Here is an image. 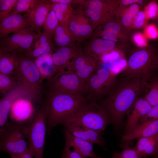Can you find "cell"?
I'll use <instances>...</instances> for the list:
<instances>
[{
  "label": "cell",
  "mask_w": 158,
  "mask_h": 158,
  "mask_svg": "<svg viewBox=\"0 0 158 158\" xmlns=\"http://www.w3.org/2000/svg\"><path fill=\"white\" fill-rule=\"evenodd\" d=\"M111 92L101 100L99 104L108 114L114 127L122 124L139 94L144 84L139 76H121Z\"/></svg>",
  "instance_id": "obj_1"
},
{
  "label": "cell",
  "mask_w": 158,
  "mask_h": 158,
  "mask_svg": "<svg viewBox=\"0 0 158 158\" xmlns=\"http://www.w3.org/2000/svg\"><path fill=\"white\" fill-rule=\"evenodd\" d=\"M44 104L47 116V133L62 124L65 118L87 101L86 96L63 93H47Z\"/></svg>",
  "instance_id": "obj_2"
},
{
  "label": "cell",
  "mask_w": 158,
  "mask_h": 158,
  "mask_svg": "<svg viewBox=\"0 0 158 158\" xmlns=\"http://www.w3.org/2000/svg\"><path fill=\"white\" fill-rule=\"evenodd\" d=\"M13 76L27 91L33 103L39 100L43 90L44 79L35 62V59L24 53L16 54V68Z\"/></svg>",
  "instance_id": "obj_3"
},
{
  "label": "cell",
  "mask_w": 158,
  "mask_h": 158,
  "mask_svg": "<svg viewBox=\"0 0 158 158\" xmlns=\"http://www.w3.org/2000/svg\"><path fill=\"white\" fill-rule=\"evenodd\" d=\"M111 123L106 111L95 100L86 102L64 119V126L70 124L103 131Z\"/></svg>",
  "instance_id": "obj_4"
},
{
  "label": "cell",
  "mask_w": 158,
  "mask_h": 158,
  "mask_svg": "<svg viewBox=\"0 0 158 158\" xmlns=\"http://www.w3.org/2000/svg\"><path fill=\"white\" fill-rule=\"evenodd\" d=\"M47 129V114L43 103L37 109L31 120L24 124L23 128L29 151L35 158H43Z\"/></svg>",
  "instance_id": "obj_5"
},
{
  "label": "cell",
  "mask_w": 158,
  "mask_h": 158,
  "mask_svg": "<svg viewBox=\"0 0 158 158\" xmlns=\"http://www.w3.org/2000/svg\"><path fill=\"white\" fill-rule=\"evenodd\" d=\"M158 70V56L142 50L133 53L130 57L128 66L122 71L121 76H139L144 84Z\"/></svg>",
  "instance_id": "obj_6"
},
{
  "label": "cell",
  "mask_w": 158,
  "mask_h": 158,
  "mask_svg": "<svg viewBox=\"0 0 158 158\" xmlns=\"http://www.w3.org/2000/svg\"><path fill=\"white\" fill-rule=\"evenodd\" d=\"M117 79V74L111 70L100 68L85 82L88 101L102 100L113 89Z\"/></svg>",
  "instance_id": "obj_7"
},
{
  "label": "cell",
  "mask_w": 158,
  "mask_h": 158,
  "mask_svg": "<svg viewBox=\"0 0 158 158\" xmlns=\"http://www.w3.org/2000/svg\"><path fill=\"white\" fill-rule=\"evenodd\" d=\"M24 124L8 122L0 130L1 151L10 155H20L29 151L23 130Z\"/></svg>",
  "instance_id": "obj_8"
},
{
  "label": "cell",
  "mask_w": 158,
  "mask_h": 158,
  "mask_svg": "<svg viewBox=\"0 0 158 158\" xmlns=\"http://www.w3.org/2000/svg\"><path fill=\"white\" fill-rule=\"evenodd\" d=\"M47 93H63L85 96L86 83L74 72L66 71L47 79Z\"/></svg>",
  "instance_id": "obj_9"
},
{
  "label": "cell",
  "mask_w": 158,
  "mask_h": 158,
  "mask_svg": "<svg viewBox=\"0 0 158 158\" xmlns=\"http://www.w3.org/2000/svg\"><path fill=\"white\" fill-rule=\"evenodd\" d=\"M40 36L29 27L18 30L0 39V52L16 54L29 51L33 40Z\"/></svg>",
  "instance_id": "obj_10"
},
{
  "label": "cell",
  "mask_w": 158,
  "mask_h": 158,
  "mask_svg": "<svg viewBox=\"0 0 158 158\" xmlns=\"http://www.w3.org/2000/svg\"><path fill=\"white\" fill-rule=\"evenodd\" d=\"M51 10V3L48 0H39L25 15L29 23V27L40 35L41 29Z\"/></svg>",
  "instance_id": "obj_11"
},
{
  "label": "cell",
  "mask_w": 158,
  "mask_h": 158,
  "mask_svg": "<svg viewBox=\"0 0 158 158\" xmlns=\"http://www.w3.org/2000/svg\"><path fill=\"white\" fill-rule=\"evenodd\" d=\"M24 96L28 97L30 100L29 94L25 87L20 84L0 99V130H2L8 122V115L13 103L18 99Z\"/></svg>",
  "instance_id": "obj_12"
},
{
  "label": "cell",
  "mask_w": 158,
  "mask_h": 158,
  "mask_svg": "<svg viewBox=\"0 0 158 158\" xmlns=\"http://www.w3.org/2000/svg\"><path fill=\"white\" fill-rule=\"evenodd\" d=\"M86 14L92 21L94 27L103 23L107 19L109 6L99 0L87 1L85 3Z\"/></svg>",
  "instance_id": "obj_13"
},
{
  "label": "cell",
  "mask_w": 158,
  "mask_h": 158,
  "mask_svg": "<svg viewBox=\"0 0 158 158\" xmlns=\"http://www.w3.org/2000/svg\"><path fill=\"white\" fill-rule=\"evenodd\" d=\"M24 97L16 100L10 110L11 116L16 121L15 123L23 124L26 120L29 122V119H31L35 112H33L32 103L28 98L23 97Z\"/></svg>",
  "instance_id": "obj_14"
},
{
  "label": "cell",
  "mask_w": 158,
  "mask_h": 158,
  "mask_svg": "<svg viewBox=\"0 0 158 158\" xmlns=\"http://www.w3.org/2000/svg\"><path fill=\"white\" fill-rule=\"evenodd\" d=\"M152 107L143 97H138L130 109V114H128L125 134L129 133L138 123L140 119L147 114Z\"/></svg>",
  "instance_id": "obj_15"
},
{
  "label": "cell",
  "mask_w": 158,
  "mask_h": 158,
  "mask_svg": "<svg viewBox=\"0 0 158 158\" xmlns=\"http://www.w3.org/2000/svg\"><path fill=\"white\" fill-rule=\"evenodd\" d=\"M77 50L71 47H63L59 48L52 54L54 67V73L52 77L58 75L67 71L71 60L74 57Z\"/></svg>",
  "instance_id": "obj_16"
},
{
  "label": "cell",
  "mask_w": 158,
  "mask_h": 158,
  "mask_svg": "<svg viewBox=\"0 0 158 158\" xmlns=\"http://www.w3.org/2000/svg\"><path fill=\"white\" fill-rule=\"evenodd\" d=\"M158 133V119H151L138 124L128 133L122 136L123 141L147 137Z\"/></svg>",
  "instance_id": "obj_17"
},
{
  "label": "cell",
  "mask_w": 158,
  "mask_h": 158,
  "mask_svg": "<svg viewBox=\"0 0 158 158\" xmlns=\"http://www.w3.org/2000/svg\"><path fill=\"white\" fill-rule=\"evenodd\" d=\"M64 126L65 129L75 137L93 145L97 144L102 147L105 145L102 136V131L95 130L73 124Z\"/></svg>",
  "instance_id": "obj_18"
},
{
  "label": "cell",
  "mask_w": 158,
  "mask_h": 158,
  "mask_svg": "<svg viewBox=\"0 0 158 158\" xmlns=\"http://www.w3.org/2000/svg\"><path fill=\"white\" fill-rule=\"evenodd\" d=\"M28 27L29 23L25 16L19 14L9 15L0 21V39Z\"/></svg>",
  "instance_id": "obj_19"
},
{
  "label": "cell",
  "mask_w": 158,
  "mask_h": 158,
  "mask_svg": "<svg viewBox=\"0 0 158 158\" xmlns=\"http://www.w3.org/2000/svg\"><path fill=\"white\" fill-rule=\"evenodd\" d=\"M63 131L66 139L65 147H73V149L87 157L103 158L97 155L94 153L93 144L75 137L65 128Z\"/></svg>",
  "instance_id": "obj_20"
},
{
  "label": "cell",
  "mask_w": 158,
  "mask_h": 158,
  "mask_svg": "<svg viewBox=\"0 0 158 158\" xmlns=\"http://www.w3.org/2000/svg\"><path fill=\"white\" fill-rule=\"evenodd\" d=\"M135 147L142 158L155 157L158 153V133L139 139Z\"/></svg>",
  "instance_id": "obj_21"
},
{
  "label": "cell",
  "mask_w": 158,
  "mask_h": 158,
  "mask_svg": "<svg viewBox=\"0 0 158 158\" xmlns=\"http://www.w3.org/2000/svg\"><path fill=\"white\" fill-rule=\"evenodd\" d=\"M73 15L68 27L75 40L78 41L88 37L93 32V27L87 22L82 23L83 20Z\"/></svg>",
  "instance_id": "obj_22"
},
{
  "label": "cell",
  "mask_w": 158,
  "mask_h": 158,
  "mask_svg": "<svg viewBox=\"0 0 158 158\" xmlns=\"http://www.w3.org/2000/svg\"><path fill=\"white\" fill-rule=\"evenodd\" d=\"M115 47V44L113 41L97 39L91 42L84 51L92 56L99 58L100 55L113 49Z\"/></svg>",
  "instance_id": "obj_23"
},
{
  "label": "cell",
  "mask_w": 158,
  "mask_h": 158,
  "mask_svg": "<svg viewBox=\"0 0 158 158\" xmlns=\"http://www.w3.org/2000/svg\"><path fill=\"white\" fill-rule=\"evenodd\" d=\"M143 97L152 107L158 104V74L152 75L145 83Z\"/></svg>",
  "instance_id": "obj_24"
},
{
  "label": "cell",
  "mask_w": 158,
  "mask_h": 158,
  "mask_svg": "<svg viewBox=\"0 0 158 158\" xmlns=\"http://www.w3.org/2000/svg\"><path fill=\"white\" fill-rule=\"evenodd\" d=\"M53 36L55 44L59 48L65 47H72L71 45L75 40L68 27L60 23L55 29Z\"/></svg>",
  "instance_id": "obj_25"
},
{
  "label": "cell",
  "mask_w": 158,
  "mask_h": 158,
  "mask_svg": "<svg viewBox=\"0 0 158 158\" xmlns=\"http://www.w3.org/2000/svg\"><path fill=\"white\" fill-rule=\"evenodd\" d=\"M16 54L0 52V73L13 75L16 68Z\"/></svg>",
  "instance_id": "obj_26"
},
{
  "label": "cell",
  "mask_w": 158,
  "mask_h": 158,
  "mask_svg": "<svg viewBox=\"0 0 158 158\" xmlns=\"http://www.w3.org/2000/svg\"><path fill=\"white\" fill-rule=\"evenodd\" d=\"M99 68V58H94L82 68L74 73L85 82Z\"/></svg>",
  "instance_id": "obj_27"
},
{
  "label": "cell",
  "mask_w": 158,
  "mask_h": 158,
  "mask_svg": "<svg viewBox=\"0 0 158 158\" xmlns=\"http://www.w3.org/2000/svg\"><path fill=\"white\" fill-rule=\"evenodd\" d=\"M55 49L51 40L40 44H35V47L33 50L24 53L27 56L35 59L46 53L52 54Z\"/></svg>",
  "instance_id": "obj_28"
},
{
  "label": "cell",
  "mask_w": 158,
  "mask_h": 158,
  "mask_svg": "<svg viewBox=\"0 0 158 158\" xmlns=\"http://www.w3.org/2000/svg\"><path fill=\"white\" fill-rule=\"evenodd\" d=\"M20 84L13 75L0 73V92L4 95Z\"/></svg>",
  "instance_id": "obj_29"
},
{
  "label": "cell",
  "mask_w": 158,
  "mask_h": 158,
  "mask_svg": "<svg viewBox=\"0 0 158 158\" xmlns=\"http://www.w3.org/2000/svg\"><path fill=\"white\" fill-rule=\"evenodd\" d=\"M60 22L53 11L51 9L44 24V32L51 38L54 36L55 29Z\"/></svg>",
  "instance_id": "obj_30"
},
{
  "label": "cell",
  "mask_w": 158,
  "mask_h": 158,
  "mask_svg": "<svg viewBox=\"0 0 158 158\" xmlns=\"http://www.w3.org/2000/svg\"><path fill=\"white\" fill-rule=\"evenodd\" d=\"M122 145V150L121 152L114 151L112 156L110 158H142L136 150L135 147H131L129 146V141H124Z\"/></svg>",
  "instance_id": "obj_31"
},
{
  "label": "cell",
  "mask_w": 158,
  "mask_h": 158,
  "mask_svg": "<svg viewBox=\"0 0 158 158\" xmlns=\"http://www.w3.org/2000/svg\"><path fill=\"white\" fill-rule=\"evenodd\" d=\"M120 30L119 26L116 23H109L105 25L102 32V38L104 40L115 42L117 40L116 35Z\"/></svg>",
  "instance_id": "obj_32"
},
{
  "label": "cell",
  "mask_w": 158,
  "mask_h": 158,
  "mask_svg": "<svg viewBox=\"0 0 158 158\" xmlns=\"http://www.w3.org/2000/svg\"><path fill=\"white\" fill-rule=\"evenodd\" d=\"M51 9L54 11L60 23L68 27L71 17L67 13L62 10L59 4L51 3Z\"/></svg>",
  "instance_id": "obj_33"
},
{
  "label": "cell",
  "mask_w": 158,
  "mask_h": 158,
  "mask_svg": "<svg viewBox=\"0 0 158 158\" xmlns=\"http://www.w3.org/2000/svg\"><path fill=\"white\" fill-rule=\"evenodd\" d=\"M18 0H0V21L9 16Z\"/></svg>",
  "instance_id": "obj_34"
},
{
  "label": "cell",
  "mask_w": 158,
  "mask_h": 158,
  "mask_svg": "<svg viewBox=\"0 0 158 158\" xmlns=\"http://www.w3.org/2000/svg\"><path fill=\"white\" fill-rule=\"evenodd\" d=\"M39 0H18L16 8L9 15L19 14L22 12H27L33 7Z\"/></svg>",
  "instance_id": "obj_35"
},
{
  "label": "cell",
  "mask_w": 158,
  "mask_h": 158,
  "mask_svg": "<svg viewBox=\"0 0 158 158\" xmlns=\"http://www.w3.org/2000/svg\"><path fill=\"white\" fill-rule=\"evenodd\" d=\"M139 9V7L137 4H134L132 5L128 11L122 18V23L123 25L125 26H129L132 19L138 12Z\"/></svg>",
  "instance_id": "obj_36"
},
{
  "label": "cell",
  "mask_w": 158,
  "mask_h": 158,
  "mask_svg": "<svg viewBox=\"0 0 158 158\" xmlns=\"http://www.w3.org/2000/svg\"><path fill=\"white\" fill-rule=\"evenodd\" d=\"M52 54L51 53H46L35 58V63L37 68H39L44 63L53 66Z\"/></svg>",
  "instance_id": "obj_37"
},
{
  "label": "cell",
  "mask_w": 158,
  "mask_h": 158,
  "mask_svg": "<svg viewBox=\"0 0 158 158\" xmlns=\"http://www.w3.org/2000/svg\"><path fill=\"white\" fill-rule=\"evenodd\" d=\"M154 119H158V104L152 107L150 111L140 120L141 123L147 121Z\"/></svg>",
  "instance_id": "obj_38"
},
{
  "label": "cell",
  "mask_w": 158,
  "mask_h": 158,
  "mask_svg": "<svg viewBox=\"0 0 158 158\" xmlns=\"http://www.w3.org/2000/svg\"><path fill=\"white\" fill-rule=\"evenodd\" d=\"M63 154L65 158H88L74 149L65 147Z\"/></svg>",
  "instance_id": "obj_39"
},
{
  "label": "cell",
  "mask_w": 158,
  "mask_h": 158,
  "mask_svg": "<svg viewBox=\"0 0 158 158\" xmlns=\"http://www.w3.org/2000/svg\"><path fill=\"white\" fill-rule=\"evenodd\" d=\"M145 17L144 13L142 11H139L134 18L133 23L137 28H140L144 24V19Z\"/></svg>",
  "instance_id": "obj_40"
},
{
  "label": "cell",
  "mask_w": 158,
  "mask_h": 158,
  "mask_svg": "<svg viewBox=\"0 0 158 158\" xmlns=\"http://www.w3.org/2000/svg\"><path fill=\"white\" fill-rule=\"evenodd\" d=\"M157 6L156 4L152 3L148 6L147 10V14L150 18L154 17L157 12Z\"/></svg>",
  "instance_id": "obj_41"
},
{
  "label": "cell",
  "mask_w": 158,
  "mask_h": 158,
  "mask_svg": "<svg viewBox=\"0 0 158 158\" xmlns=\"http://www.w3.org/2000/svg\"><path fill=\"white\" fill-rule=\"evenodd\" d=\"M134 40L136 43L138 45L143 46L145 44V41L143 37L140 34H137L135 35Z\"/></svg>",
  "instance_id": "obj_42"
},
{
  "label": "cell",
  "mask_w": 158,
  "mask_h": 158,
  "mask_svg": "<svg viewBox=\"0 0 158 158\" xmlns=\"http://www.w3.org/2000/svg\"><path fill=\"white\" fill-rule=\"evenodd\" d=\"M147 32L150 36L152 38H154L157 36V33L155 28L152 25H150L147 28Z\"/></svg>",
  "instance_id": "obj_43"
},
{
  "label": "cell",
  "mask_w": 158,
  "mask_h": 158,
  "mask_svg": "<svg viewBox=\"0 0 158 158\" xmlns=\"http://www.w3.org/2000/svg\"><path fill=\"white\" fill-rule=\"evenodd\" d=\"M118 56V53L114 51L111 54L105 55L104 58L105 60H107L116 59Z\"/></svg>",
  "instance_id": "obj_44"
},
{
  "label": "cell",
  "mask_w": 158,
  "mask_h": 158,
  "mask_svg": "<svg viewBox=\"0 0 158 158\" xmlns=\"http://www.w3.org/2000/svg\"><path fill=\"white\" fill-rule=\"evenodd\" d=\"M48 1L50 3H62L66 4H70L74 1L71 0H50Z\"/></svg>",
  "instance_id": "obj_45"
},
{
  "label": "cell",
  "mask_w": 158,
  "mask_h": 158,
  "mask_svg": "<svg viewBox=\"0 0 158 158\" xmlns=\"http://www.w3.org/2000/svg\"><path fill=\"white\" fill-rule=\"evenodd\" d=\"M123 4L124 5H128L133 3H137L140 4H141L142 3V0H124L121 1Z\"/></svg>",
  "instance_id": "obj_46"
},
{
  "label": "cell",
  "mask_w": 158,
  "mask_h": 158,
  "mask_svg": "<svg viewBox=\"0 0 158 158\" xmlns=\"http://www.w3.org/2000/svg\"><path fill=\"white\" fill-rule=\"evenodd\" d=\"M20 158H33L34 157L29 151L20 155Z\"/></svg>",
  "instance_id": "obj_47"
},
{
  "label": "cell",
  "mask_w": 158,
  "mask_h": 158,
  "mask_svg": "<svg viewBox=\"0 0 158 158\" xmlns=\"http://www.w3.org/2000/svg\"><path fill=\"white\" fill-rule=\"evenodd\" d=\"M11 158H20V155H10Z\"/></svg>",
  "instance_id": "obj_48"
},
{
  "label": "cell",
  "mask_w": 158,
  "mask_h": 158,
  "mask_svg": "<svg viewBox=\"0 0 158 158\" xmlns=\"http://www.w3.org/2000/svg\"><path fill=\"white\" fill-rule=\"evenodd\" d=\"M155 158H158V153L157 154L155 157Z\"/></svg>",
  "instance_id": "obj_49"
},
{
  "label": "cell",
  "mask_w": 158,
  "mask_h": 158,
  "mask_svg": "<svg viewBox=\"0 0 158 158\" xmlns=\"http://www.w3.org/2000/svg\"><path fill=\"white\" fill-rule=\"evenodd\" d=\"M61 158H65L63 154H62V156Z\"/></svg>",
  "instance_id": "obj_50"
},
{
  "label": "cell",
  "mask_w": 158,
  "mask_h": 158,
  "mask_svg": "<svg viewBox=\"0 0 158 158\" xmlns=\"http://www.w3.org/2000/svg\"><path fill=\"white\" fill-rule=\"evenodd\" d=\"M157 21H158V18H157Z\"/></svg>",
  "instance_id": "obj_51"
}]
</instances>
